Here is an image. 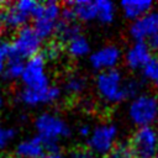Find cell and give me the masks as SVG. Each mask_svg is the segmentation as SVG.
I'll use <instances>...</instances> for the list:
<instances>
[{
  "mask_svg": "<svg viewBox=\"0 0 158 158\" xmlns=\"http://www.w3.org/2000/svg\"><path fill=\"white\" fill-rule=\"evenodd\" d=\"M2 33H4V23L0 21V40L2 37Z\"/></svg>",
  "mask_w": 158,
  "mask_h": 158,
  "instance_id": "4dcf8cb0",
  "label": "cell"
},
{
  "mask_svg": "<svg viewBox=\"0 0 158 158\" xmlns=\"http://www.w3.org/2000/svg\"><path fill=\"white\" fill-rule=\"evenodd\" d=\"M64 89L70 95H78L85 89V79L79 75H70L65 80Z\"/></svg>",
  "mask_w": 158,
  "mask_h": 158,
  "instance_id": "44dd1931",
  "label": "cell"
},
{
  "mask_svg": "<svg viewBox=\"0 0 158 158\" xmlns=\"http://www.w3.org/2000/svg\"><path fill=\"white\" fill-rule=\"evenodd\" d=\"M96 6V19L102 23H109L114 20L115 16V6L111 1L107 0H98L95 1Z\"/></svg>",
  "mask_w": 158,
  "mask_h": 158,
  "instance_id": "ffe728a7",
  "label": "cell"
},
{
  "mask_svg": "<svg viewBox=\"0 0 158 158\" xmlns=\"http://www.w3.org/2000/svg\"><path fill=\"white\" fill-rule=\"evenodd\" d=\"M79 133H80L81 136H84V137L90 136V128H89V126H86V125L81 126V127L79 128Z\"/></svg>",
  "mask_w": 158,
  "mask_h": 158,
  "instance_id": "f546056e",
  "label": "cell"
},
{
  "mask_svg": "<svg viewBox=\"0 0 158 158\" xmlns=\"http://www.w3.org/2000/svg\"><path fill=\"white\" fill-rule=\"evenodd\" d=\"M16 154L19 158H42L46 154L44 142L38 136L23 139L16 146Z\"/></svg>",
  "mask_w": 158,
  "mask_h": 158,
  "instance_id": "4fadbf2b",
  "label": "cell"
},
{
  "mask_svg": "<svg viewBox=\"0 0 158 158\" xmlns=\"http://www.w3.org/2000/svg\"><path fill=\"white\" fill-rule=\"evenodd\" d=\"M59 96H60V89L56 85H51L46 90H33L25 88L19 94V99L21 100V102L28 106L54 102L59 99Z\"/></svg>",
  "mask_w": 158,
  "mask_h": 158,
  "instance_id": "9c48e42d",
  "label": "cell"
},
{
  "mask_svg": "<svg viewBox=\"0 0 158 158\" xmlns=\"http://www.w3.org/2000/svg\"><path fill=\"white\" fill-rule=\"evenodd\" d=\"M74 12L75 19L80 21H91L96 19V6L95 1L88 0H79V1H70L67 4Z\"/></svg>",
  "mask_w": 158,
  "mask_h": 158,
  "instance_id": "9a60e30c",
  "label": "cell"
},
{
  "mask_svg": "<svg viewBox=\"0 0 158 158\" xmlns=\"http://www.w3.org/2000/svg\"><path fill=\"white\" fill-rule=\"evenodd\" d=\"M120 59V51L115 46H106L90 56V64L94 69H112Z\"/></svg>",
  "mask_w": 158,
  "mask_h": 158,
  "instance_id": "8fae6325",
  "label": "cell"
},
{
  "mask_svg": "<svg viewBox=\"0 0 158 158\" xmlns=\"http://www.w3.org/2000/svg\"><path fill=\"white\" fill-rule=\"evenodd\" d=\"M130 32L137 42L143 41L144 38H148L158 32V11L146 14L144 16L135 20L130 27Z\"/></svg>",
  "mask_w": 158,
  "mask_h": 158,
  "instance_id": "30bf717a",
  "label": "cell"
},
{
  "mask_svg": "<svg viewBox=\"0 0 158 158\" xmlns=\"http://www.w3.org/2000/svg\"><path fill=\"white\" fill-rule=\"evenodd\" d=\"M1 9H2V2L0 1V12H1Z\"/></svg>",
  "mask_w": 158,
  "mask_h": 158,
  "instance_id": "d6a6232c",
  "label": "cell"
},
{
  "mask_svg": "<svg viewBox=\"0 0 158 158\" xmlns=\"http://www.w3.org/2000/svg\"><path fill=\"white\" fill-rule=\"evenodd\" d=\"M56 35L58 37V42H64L65 44L73 40L74 37L81 35L80 33V26L74 22H68L64 20H59L56 28Z\"/></svg>",
  "mask_w": 158,
  "mask_h": 158,
  "instance_id": "e0dca14e",
  "label": "cell"
},
{
  "mask_svg": "<svg viewBox=\"0 0 158 158\" xmlns=\"http://www.w3.org/2000/svg\"><path fill=\"white\" fill-rule=\"evenodd\" d=\"M147 44H148L149 49H153V51H158V32H156L154 35H152L151 37H148Z\"/></svg>",
  "mask_w": 158,
  "mask_h": 158,
  "instance_id": "83f0119b",
  "label": "cell"
},
{
  "mask_svg": "<svg viewBox=\"0 0 158 158\" xmlns=\"http://www.w3.org/2000/svg\"><path fill=\"white\" fill-rule=\"evenodd\" d=\"M62 15L60 4L57 1H46L41 2L40 10L35 16L33 28L41 40L49 38L53 33H56L57 23Z\"/></svg>",
  "mask_w": 158,
  "mask_h": 158,
  "instance_id": "3957f363",
  "label": "cell"
},
{
  "mask_svg": "<svg viewBox=\"0 0 158 158\" xmlns=\"http://www.w3.org/2000/svg\"><path fill=\"white\" fill-rule=\"evenodd\" d=\"M67 51L72 57H81L89 53L90 46L88 40L83 35H79L67 43Z\"/></svg>",
  "mask_w": 158,
  "mask_h": 158,
  "instance_id": "d6986e66",
  "label": "cell"
},
{
  "mask_svg": "<svg viewBox=\"0 0 158 158\" xmlns=\"http://www.w3.org/2000/svg\"><path fill=\"white\" fill-rule=\"evenodd\" d=\"M62 53V46H60V42L58 41H52L49 42L46 47H44V51H43V57L44 59L48 58V59H57Z\"/></svg>",
  "mask_w": 158,
  "mask_h": 158,
  "instance_id": "d4e9b609",
  "label": "cell"
},
{
  "mask_svg": "<svg viewBox=\"0 0 158 158\" xmlns=\"http://www.w3.org/2000/svg\"><path fill=\"white\" fill-rule=\"evenodd\" d=\"M2 105H4V100H2V98L0 96V110H1V107H2Z\"/></svg>",
  "mask_w": 158,
  "mask_h": 158,
  "instance_id": "1f68e13d",
  "label": "cell"
},
{
  "mask_svg": "<svg viewBox=\"0 0 158 158\" xmlns=\"http://www.w3.org/2000/svg\"><path fill=\"white\" fill-rule=\"evenodd\" d=\"M128 144L133 158H157L158 156V135L149 126L137 128Z\"/></svg>",
  "mask_w": 158,
  "mask_h": 158,
  "instance_id": "7a4b0ae2",
  "label": "cell"
},
{
  "mask_svg": "<svg viewBox=\"0 0 158 158\" xmlns=\"http://www.w3.org/2000/svg\"><path fill=\"white\" fill-rule=\"evenodd\" d=\"M25 88L33 90H46L51 86L46 73V59L42 54L28 58L25 62V69L21 77Z\"/></svg>",
  "mask_w": 158,
  "mask_h": 158,
  "instance_id": "5b68a950",
  "label": "cell"
},
{
  "mask_svg": "<svg viewBox=\"0 0 158 158\" xmlns=\"http://www.w3.org/2000/svg\"><path fill=\"white\" fill-rule=\"evenodd\" d=\"M42 46V40L32 26H23L17 30L11 43L12 53L22 59L31 58L38 54Z\"/></svg>",
  "mask_w": 158,
  "mask_h": 158,
  "instance_id": "8992f818",
  "label": "cell"
},
{
  "mask_svg": "<svg viewBox=\"0 0 158 158\" xmlns=\"http://www.w3.org/2000/svg\"><path fill=\"white\" fill-rule=\"evenodd\" d=\"M11 56H12L11 43L0 42V74H4L6 64H7V62H9Z\"/></svg>",
  "mask_w": 158,
  "mask_h": 158,
  "instance_id": "cb8c5ba5",
  "label": "cell"
},
{
  "mask_svg": "<svg viewBox=\"0 0 158 158\" xmlns=\"http://www.w3.org/2000/svg\"><path fill=\"white\" fill-rule=\"evenodd\" d=\"M30 16L25 14L15 2L10 4L2 12V23L10 28H21L26 26Z\"/></svg>",
  "mask_w": 158,
  "mask_h": 158,
  "instance_id": "5bb4252c",
  "label": "cell"
},
{
  "mask_svg": "<svg viewBox=\"0 0 158 158\" xmlns=\"http://www.w3.org/2000/svg\"><path fill=\"white\" fill-rule=\"evenodd\" d=\"M70 158H94V154L89 148L78 147L70 152Z\"/></svg>",
  "mask_w": 158,
  "mask_h": 158,
  "instance_id": "4316f807",
  "label": "cell"
},
{
  "mask_svg": "<svg viewBox=\"0 0 158 158\" xmlns=\"http://www.w3.org/2000/svg\"><path fill=\"white\" fill-rule=\"evenodd\" d=\"M158 115V101L154 96L141 95L136 98L130 106V116L139 127L152 123Z\"/></svg>",
  "mask_w": 158,
  "mask_h": 158,
  "instance_id": "52a82bcc",
  "label": "cell"
},
{
  "mask_svg": "<svg viewBox=\"0 0 158 158\" xmlns=\"http://www.w3.org/2000/svg\"><path fill=\"white\" fill-rule=\"evenodd\" d=\"M15 135H16V132L14 128L0 126V151L4 149L14 139Z\"/></svg>",
  "mask_w": 158,
  "mask_h": 158,
  "instance_id": "484cf974",
  "label": "cell"
},
{
  "mask_svg": "<svg viewBox=\"0 0 158 158\" xmlns=\"http://www.w3.org/2000/svg\"><path fill=\"white\" fill-rule=\"evenodd\" d=\"M107 158H133L128 142L117 143L109 152Z\"/></svg>",
  "mask_w": 158,
  "mask_h": 158,
  "instance_id": "603a6c76",
  "label": "cell"
},
{
  "mask_svg": "<svg viewBox=\"0 0 158 158\" xmlns=\"http://www.w3.org/2000/svg\"><path fill=\"white\" fill-rule=\"evenodd\" d=\"M23 69H25V60L12 53L4 70V75L9 80H15L22 77Z\"/></svg>",
  "mask_w": 158,
  "mask_h": 158,
  "instance_id": "ac0fdd59",
  "label": "cell"
},
{
  "mask_svg": "<svg viewBox=\"0 0 158 158\" xmlns=\"http://www.w3.org/2000/svg\"><path fill=\"white\" fill-rule=\"evenodd\" d=\"M96 88L99 94L111 102L127 99L125 84L121 81L120 72L116 69H107L99 73L96 77Z\"/></svg>",
  "mask_w": 158,
  "mask_h": 158,
  "instance_id": "277c9868",
  "label": "cell"
},
{
  "mask_svg": "<svg viewBox=\"0 0 158 158\" xmlns=\"http://www.w3.org/2000/svg\"><path fill=\"white\" fill-rule=\"evenodd\" d=\"M143 75L158 85V56H153L143 67Z\"/></svg>",
  "mask_w": 158,
  "mask_h": 158,
  "instance_id": "7402d4cb",
  "label": "cell"
},
{
  "mask_svg": "<svg viewBox=\"0 0 158 158\" xmlns=\"http://www.w3.org/2000/svg\"><path fill=\"white\" fill-rule=\"evenodd\" d=\"M121 7L128 19H139L144 16L152 7L149 0H125L121 2Z\"/></svg>",
  "mask_w": 158,
  "mask_h": 158,
  "instance_id": "2e32d148",
  "label": "cell"
},
{
  "mask_svg": "<svg viewBox=\"0 0 158 158\" xmlns=\"http://www.w3.org/2000/svg\"><path fill=\"white\" fill-rule=\"evenodd\" d=\"M35 128L37 131V136L44 142L47 153L59 152V138L67 137L70 133L69 126L65 123V121L51 112H43L38 115L35 120Z\"/></svg>",
  "mask_w": 158,
  "mask_h": 158,
  "instance_id": "6da1fadb",
  "label": "cell"
},
{
  "mask_svg": "<svg viewBox=\"0 0 158 158\" xmlns=\"http://www.w3.org/2000/svg\"><path fill=\"white\" fill-rule=\"evenodd\" d=\"M42 158H65L60 152H51V153H46Z\"/></svg>",
  "mask_w": 158,
  "mask_h": 158,
  "instance_id": "f1b7e54d",
  "label": "cell"
},
{
  "mask_svg": "<svg viewBox=\"0 0 158 158\" xmlns=\"http://www.w3.org/2000/svg\"><path fill=\"white\" fill-rule=\"evenodd\" d=\"M151 58V49L144 41L136 42L126 54V62L132 69L143 68Z\"/></svg>",
  "mask_w": 158,
  "mask_h": 158,
  "instance_id": "7c38bea8",
  "label": "cell"
},
{
  "mask_svg": "<svg viewBox=\"0 0 158 158\" xmlns=\"http://www.w3.org/2000/svg\"><path fill=\"white\" fill-rule=\"evenodd\" d=\"M157 158H158V156H157Z\"/></svg>",
  "mask_w": 158,
  "mask_h": 158,
  "instance_id": "836d02e7",
  "label": "cell"
},
{
  "mask_svg": "<svg viewBox=\"0 0 158 158\" xmlns=\"http://www.w3.org/2000/svg\"><path fill=\"white\" fill-rule=\"evenodd\" d=\"M117 130L114 125H101L98 126L89 136L88 146L91 152L99 153V154H109V152L115 146V138H116Z\"/></svg>",
  "mask_w": 158,
  "mask_h": 158,
  "instance_id": "ba28073f",
  "label": "cell"
}]
</instances>
